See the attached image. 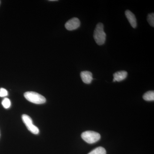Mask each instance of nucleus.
Masks as SVG:
<instances>
[{
  "mask_svg": "<svg viewBox=\"0 0 154 154\" xmlns=\"http://www.w3.org/2000/svg\"><path fill=\"white\" fill-rule=\"evenodd\" d=\"M81 22L79 19L77 18H73L69 20L66 22L65 25V28L68 30H76L79 28L80 26Z\"/></svg>",
  "mask_w": 154,
  "mask_h": 154,
  "instance_id": "nucleus-5",
  "label": "nucleus"
},
{
  "mask_svg": "<svg viewBox=\"0 0 154 154\" xmlns=\"http://www.w3.org/2000/svg\"><path fill=\"white\" fill-rule=\"evenodd\" d=\"M80 75L83 82L85 83V84H91L92 82V81H93V75L91 72L88 71H83L81 72Z\"/></svg>",
  "mask_w": 154,
  "mask_h": 154,
  "instance_id": "nucleus-6",
  "label": "nucleus"
},
{
  "mask_svg": "<svg viewBox=\"0 0 154 154\" xmlns=\"http://www.w3.org/2000/svg\"><path fill=\"white\" fill-rule=\"evenodd\" d=\"M144 100L146 101H153L154 100V92L153 91H149L144 94Z\"/></svg>",
  "mask_w": 154,
  "mask_h": 154,
  "instance_id": "nucleus-9",
  "label": "nucleus"
},
{
  "mask_svg": "<svg viewBox=\"0 0 154 154\" xmlns=\"http://www.w3.org/2000/svg\"><path fill=\"white\" fill-rule=\"evenodd\" d=\"M25 99L29 102L36 104H44L46 102V99L44 96L36 92L29 91L24 94Z\"/></svg>",
  "mask_w": 154,
  "mask_h": 154,
  "instance_id": "nucleus-2",
  "label": "nucleus"
},
{
  "mask_svg": "<svg viewBox=\"0 0 154 154\" xmlns=\"http://www.w3.org/2000/svg\"><path fill=\"white\" fill-rule=\"evenodd\" d=\"M148 22L152 27H154V14L152 13L149 14L147 17Z\"/></svg>",
  "mask_w": 154,
  "mask_h": 154,
  "instance_id": "nucleus-12",
  "label": "nucleus"
},
{
  "mask_svg": "<svg viewBox=\"0 0 154 154\" xmlns=\"http://www.w3.org/2000/svg\"><path fill=\"white\" fill-rule=\"evenodd\" d=\"M8 91L5 88H2L0 89V97H4L8 96Z\"/></svg>",
  "mask_w": 154,
  "mask_h": 154,
  "instance_id": "nucleus-13",
  "label": "nucleus"
},
{
  "mask_svg": "<svg viewBox=\"0 0 154 154\" xmlns=\"http://www.w3.org/2000/svg\"><path fill=\"white\" fill-rule=\"evenodd\" d=\"M81 136L83 140L89 144L95 143L101 138L100 134L94 131H85L82 133Z\"/></svg>",
  "mask_w": 154,
  "mask_h": 154,
  "instance_id": "nucleus-3",
  "label": "nucleus"
},
{
  "mask_svg": "<svg viewBox=\"0 0 154 154\" xmlns=\"http://www.w3.org/2000/svg\"><path fill=\"white\" fill-rule=\"evenodd\" d=\"M22 119L26 127L30 132L34 134H37L39 133V129L33 124L32 119L29 116L23 114L22 116Z\"/></svg>",
  "mask_w": 154,
  "mask_h": 154,
  "instance_id": "nucleus-4",
  "label": "nucleus"
},
{
  "mask_svg": "<svg viewBox=\"0 0 154 154\" xmlns=\"http://www.w3.org/2000/svg\"><path fill=\"white\" fill-rule=\"evenodd\" d=\"M88 154H106V151L105 148L99 146L94 149Z\"/></svg>",
  "mask_w": 154,
  "mask_h": 154,
  "instance_id": "nucleus-10",
  "label": "nucleus"
},
{
  "mask_svg": "<svg viewBox=\"0 0 154 154\" xmlns=\"http://www.w3.org/2000/svg\"><path fill=\"white\" fill-rule=\"evenodd\" d=\"M125 15L127 19L128 20L130 24L133 28H136L137 27V21L135 16L133 14L131 11L129 10H127L125 12Z\"/></svg>",
  "mask_w": 154,
  "mask_h": 154,
  "instance_id": "nucleus-7",
  "label": "nucleus"
},
{
  "mask_svg": "<svg viewBox=\"0 0 154 154\" xmlns=\"http://www.w3.org/2000/svg\"><path fill=\"white\" fill-rule=\"evenodd\" d=\"M0 4H1V1H0Z\"/></svg>",
  "mask_w": 154,
  "mask_h": 154,
  "instance_id": "nucleus-14",
  "label": "nucleus"
},
{
  "mask_svg": "<svg viewBox=\"0 0 154 154\" xmlns=\"http://www.w3.org/2000/svg\"><path fill=\"white\" fill-rule=\"evenodd\" d=\"M106 35L104 30V25L99 23L96 25L94 31V37L96 43L99 45L105 43Z\"/></svg>",
  "mask_w": 154,
  "mask_h": 154,
  "instance_id": "nucleus-1",
  "label": "nucleus"
},
{
  "mask_svg": "<svg viewBox=\"0 0 154 154\" xmlns=\"http://www.w3.org/2000/svg\"><path fill=\"white\" fill-rule=\"evenodd\" d=\"M2 105L3 107L6 109L10 108L11 106V100L8 98H5L2 102Z\"/></svg>",
  "mask_w": 154,
  "mask_h": 154,
  "instance_id": "nucleus-11",
  "label": "nucleus"
},
{
  "mask_svg": "<svg viewBox=\"0 0 154 154\" xmlns=\"http://www.w3.org/2000/svg\"><path fill=\"white\" fill-rule=\"evenodd\" d=\"M127 75V72L125 71H120L116 72L113 74V82H121L125 79Z\"/></svg>",
  "mask_w": 154,
  "mask_h": 154,
  "instance_id": "nucleus-8",
  "label": "nucleus"
}]
</instances>
